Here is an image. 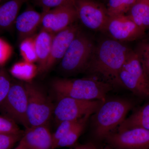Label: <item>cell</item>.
I'll return each mask as SVG.
<instances>
[{"mask_svg": "<svg viewBox=\"0 0 149 149\" xmlns=\"http://www.w3.org/2000/svg\"><path fill=\"white\" fill-rule=\"evenodd\" d=\"M131 50L123 43L109 37L102 38L96 43L85 71L112 86L123 87L119 72Z\"/></svg>", "mask_w": 149, "mask_h": 149, "instance_id": "obj_1", "label": "cell"}, {"mask_svg": "<svg viewBox=\"0 0 149 149\" xmlns=\"http://www.w3.org/2000/svg\"><path fill=\"white\" fill-rule=\"evenodd\" d=\"M52 87L58 97H69L83 100L106 101L107 93L113 89L109 83L90 76L78 79L58 78Z\"/></svg>", "mask_w": 149, "mask_h": 149, "instance_id": "obj_2", "label": "cell"}, {"mask_svg": "<svg viewBox=\"0 0 149 149\" xmlns=\"http://www.w3.org/2000/svg\"><path fill=\"white\" fill-rule=\"evenodd\" d=\"M133 107L131 102L125 100H114L102 104L95 113V134L97 139H105L114 132L126 118Z\"/></svg>", "mask_w": 149, "mask_h": 149, "instance_id": "obj_3", "label": "cell"}, {"mask_svg": "<svg viewBox=\"0 0 149 149\" xmlns=\"http://www.w3.org/2000/svg\"><path fill=\"white\" fill-rule=\"evenodd\" d=\"M96 44L93 37L82 29L72 41L60 62L61 72L70 75L85 71Z\"/></svg>", "mask_w": 149, "mask_h": 149, "instance_id": "obj_4", "label": "cell"}, {"mask_svg": "<svg viewBox=\"0 0 149 149\" xmlns=\"http://www.w3.org/2000/svg\"><path fill=\"white\" fill-rule=\"evenodd\" d=\"M119 77L123 87L136 95L149 98V77L133 50L123 65Z\"/></svg>", "mask_w": 149, "mask_h": 149, "instance_id": "obj_5", "label": "cell"}, {"mask_svg": "<svg viewBox=\"0 0 149 149\" xmlns=\"http://www.w3.org/2000/svg\"><path fill=\"white\" fill-rule=\"evenodd\" d=\"M27 97V118L30 127L47 125L54 107L46 93L32 83H24Z\"/></svg>", "mask_w": 149, "mask_h": 149, "instance_id": "obj_6", "label": "cell"}, {"mask_svg": "<svg viewBox=\"0 0 149 149\" xmlns=\"http://www.w3.org/2000/svg\"><path fill=\"white\" fill-rule=\"evenodd\" d=\"M2 115L9 118L25 129L30 127L27 118V97L24 83H12L6 98L0 107Z\"/></svg>", "mask_w": 149, "mask_h": 149, "instance_id": "obj_7", "label": "cell"}, {"mask_svg": "<svg viewBox=\"0 0 149 149\" xmlns=\"http://www.w3.org/2000/svg\"><path fill=\"white\" fill-rule=\"evenodd\" d=\"M77 19L87 29L104 33L109 17L106 7L95 0H74Z\"/></svg>", "mask_w": 149, "mask_h": 149, "instance_id": "obj_8", "label": "cell"}, {"mask_svg": "<svg viewBox=\"0 0 149 149\" xmlns=\"http://www.w3.org/2000/svg\"><path fill=\"white\" fill-rule=\"evenodd\" d=\"M58 99L54 111L58 124L64 120H78L87 115H92L103 103L99 100H83L69 97Z\"/></svg>", "mask_w": 149, "mask_h": 149, "instance_id": "obj_9", "label": "cell"}, {"mask_svg": "<svg viewBox=\"0 0 149 149\" xmlns=\"http://www.w3.org/2000/svg\"><path fill=\"white\" fill-rule=\"evenodd\" d=\"M42 13V28L54 34L69 27L78 19L74 0Z\"/></svg>", "mask_w": 149, "mask_h": 149, "instance_id": "obj_10", "label": "cell"}, {"mask_svg": "<svg viewBox=\"0 0 149 149\" xmlns=\"http://www.w3.org/2000/svg\"><path fill=\"white\" fill-rule=\"evenodd\" d=\"M104 33L113 40L123 43L143 39L146 30L124 15L109 17Z\"/></svg>", "mask_w": 149, "mask_h": 149, "instance_id": "obj_11", "label": "cell"}, {"mask_svg": "<svg viewBox=\"0 0 149 149\" xmlns=\"http://www.w3.org/2000/svg\"><path fill=\"white\" fill-rule=\"evenodd\" d=\"M105 139L114 149H149V130L143 128L115 131Z\"/></svg>", "mask_w": 149, "mask_h": 149, "instance_id": "obj_12", "label": "cell"}, {"mask_svg": "<svg viewBox=\"0 0 149 149\" xmlns=\"http://www.w3.org/2000/svg\"><path fill=\"white\" fill-rule=\"evenodd\" d=\"M82 29L80 25L75 22L55 34L45 72L49 71L56 63L60 62L72 41Z\"/></svg>", "mask_w": 149, "mask_h": 149, "instance_id": "obj_13", "label": "cell"}, {"mask_svg": "<svg viewBox=\"0 0 149 149\" xmlns=\"http://www.w3.org/2000/svg\"><path fill=\"white\" fill-rule=\"evenodd\" d=\"M19 141L26 149H52V134L47 125L30 127Z\"/></svg>", "mask_w": 149, "mask_h": 149, "instance_id": "obj_14", "label": "cell"}, {"mask_svg": "<svg viewBox=\"0 0 149 149\" xmlns=\"http://www.w3.org/2000/svg\"><path fill=\"white\" fill-rule=\"evenodd\" d=\"M42 18V13L32 9L27 10L17 16L15 24L20 42L35 35V32L41 24Z\"/></svg>", "mask_w": 149, "mask_h": 149, "instance_id": "obj_15", "label": "cell"}, {"mask_svg": "<svg viewBox=\"0 0 149 149\" xmlns=\"http://www.w3.org/2000/svg\"><path fill=\"white\" fill-rule=\"evenodd\" d=\"M55 34L42 28L35 35V43L39 72H45L46 64L50 54L52 42Z\"/></svg>", "mask_w": 149, "mask_h": 149, "instance_id": "obj_16", "label": "cell"}, {"mask_svg": "<svg viewBox=\"0 0 149 149\" xmlns=\"http://www.w3.org/2000/svg\"><path fill=\"white\" fill-rule=\"evenodd\" d=\"M27 0H8L0 4V28L10 29L15 22L22 6Z\"/></svg>", "mask_w": 149, "mask_h": 149, "instance_id": "obj_17", "label": "cell"}, {"mask_svg": "<svg viewBox=\"0 0 149 149\" xmlns=\"http://www.w3.org/2000/svg\"><path fill=\"white\" fill-rule=\"evenodd\" d=\"M134 128L149 130V103L125 118L115 131H123Z\"/></svg>", "mask_w": 149, "mask_h": 149, "instance_id": "obj_18", "label": "cell"}, {"mask_svg": "<svg viewBox=\"0 0 149 149\" xmlns=\"http://www.w3.org/2000/svg\"><path fill=\"white\" fill-rule=\"evenodd\" d=\"M127 15L143 29H149V0H136Z\"/></svg>", "mask_w": 149, "mask_h": 149, "instance_id": "obj_19", "label": "cell"}, {"mask_svg": "<svg viewBox=\"0 0 149 149\" xmlns=\"http://www.w3.org/2000/svg\"><path fill=\"white\" fill-rule=\"evenodd\" d=\"M39 72L38 65L23 60L14 64L10 70L13 77L26 83H32Z\"/></svg>", "mask_w": 149, "mask_h": 149, "instance_id": "obj_20", "label": "cell"}, {"mask_svg": "<svg viewBox=\"0 0 149 149\" xmlns=\"http://www.w3.org/2000/svg\"><path fill=\"white\" fill-rule=\"evenodd\" d=\"M91 115V114L87 115L80 118L74 128L58 142L55 149L70 147L75 145L84 131L88 120Z\"/></svg>", "mask_w": 149, "mask_h": 149, "instance_id": "obj_21", "label": "cell"}, {"mask_svg": "<svg viewBox=\"0 0 149 149\" xmlns=\"http://www.w3.org/2000/svg\"><path fill=\"white\" fill-rule=\"evenodd\" d=\"M136 0H109L106 7L109 17L127 15Z\"/></svg>", "mask_w": 149, "mask_h": 149, "instance_id": "obj_22", "label": "cell"}, {"mask_svg": "<svg viewBox=\"0 0 149 149\" xmlns=\"http://www.w3.org/2000/svg\"><path fill=\"white\" fill-rule=\"evenodd\" d=\"M35 35L21 41L19 51L22 60L31 63L37 62V58L35 49Z\"/></svg>", "mask_w": 149, "mask_h": 149, "instance_id": "obj_23", "label": "cell"}, {"mask_svg": "<svg viewBox=\"0 0 149 149\" xmlns=\"http://www.w3.org/2000/svg\"><path fill=\"white\" fill-rule=\"evenodd\" d=\"M141 40L133 51L138 56L145 72L149 77V37Z\"/></svg>", "mask_w": 149, "mask_h": 149, "instance_id": "obj_24", "label": "cell"}, {"mask_svg": "<svg viewBox=\"0 0 149 149\" xmlns=\"http://www.w3.org/2000/svg\"><path fill=\"white\" fill-rule=\"evenodd\" d=\"M80 118L76 120H64L59 123L55 132L52 134L53 145L52 149H55L58 142L66 136L74 128L77 123L79 122Z\"/></svg>", "mask_w": 149, "mask_h": 149, "instance_id": "obj_25", "label": "cell"}, {"mask_svg": "<svg viewBox=\"0 0 149 149\" xmlns=\"http://www.w3.org/2000/svg\"><path fill=\"white\" fill-rule=\"evenodd\" d=\"M23 132L14 120L3 115H0V134H17Z\"/></svg>", "mask_w": 149, "mask_h": 149, "instance_id": "obj_26", "label": "cell"}, {"mask_svg": "<svg viewBox=\"0 0 149 149\" xmlns=\"http://www.w3.org/2000/svg\"><path fill=\"white\" fill-rule=\"evenodd\" d=\"M12 83L7 72L4 69H0V107L8 95Z\"/></svg>", "mask_w": 149, "mask_h": 149, "instance_id": "obj_27", "label": "cell"}, {"mask_svg": "<svg viewBox=\"0 0 149 149\" xmlns=\"http://www.w3.org/2000/svg\"><path fill=\"white\" fill-rule=\"evenodd\" d=\"M23 133L0 134V149H11L20 141Z\"/></svg>", "mask_w": 149, "mask_h": 149, "instance_id": "obj_28", "label": "cell"}, {"mask_svg": "<svg viewBox=\"0 0 149 149\" xmlns=\"http://www.w3.org/2000/svg\"><path fill=\"white\" fill-rule=\"evenodd\" d=\"M13 49L10 44L0 38V66L5 64L12 55Z\"/></svg>", "mask_w": 149, "mask_h": 149, "instance_id": "obj_29", "label": "cell"}, {"mask_svg": "<svg viewBox=\"0 0 149 149\" xmlns=\"http://www.w3.org/2000/svg\"><path fill=\"white\" fill-rule=\"evenodd\" d=\"M36 2L42 8V12L61 5L70 0H36Z\"/></svg>", "mask_w": 149, "mask_h": 149, "instance_id": "obj_30", "label": "cell"}, {"mask_svg": "<svg viewBox=\"0 0 149 149\" xmlns=\"http://www.w3.org/2000/svg\"><path fill=\"white\" fill-rule=\"evenodd\" d=\"M74 149H97L95 146L92 143L85 144H78L74 147Z\"/></svg>", "mask_w": 149, "mask_h": 149, "instance_id": "obj_31", "label": "cell"}, {"mask_svg": "<svg viewBox=\"0 0 149 149\" xmlns=\"http://www.w3.org/2000/svg\"><path fill=\"white\" fill-rule=\"evenodd\" d=\"M19 143L20 142H19V143L17 146L14 149H26L24 146L21 143Z\"/></svg>", "mask_w": 149, "mask_h": 149, "instance_id": "obj_32", "label": "cell"}, {"mask_svg": "<svg viewBox=\"0 0 149 149\" xmlns=\"http://www.w3.org/2000/svg\"><path fill=\"white\" fill-rule=\"evenodd\" d=\"M102 149H114L111 146L109 145H108L107 146H105L103 147Z\"/></svg>", "mask_w": 149, "mask_h": 149, "instance_id": "obj_33", "label": "cell"}, {"mask_svg": "<svg viewBox=\"0 0 149 149\" xmlns=\"http://www.w3.org/2000/svg\"><path fill=\"white\" fill-rule=\"evenodd\" d=\"M8 1V0H0V4L5 2Z\"/></svg>", "mask_w": 149, "mask_h": 149, "instance_id": "obj_34", "label": "cell"}]
</instances>
